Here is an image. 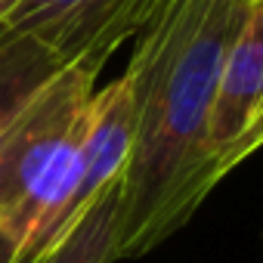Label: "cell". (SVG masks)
Returning <instances> with one entry per match:
<instances>
[{
  "mask_svg": "<svg viewBox=\"0 0 263 263\" xmlns=\"http://www.w3.org/2000/svg\"><path fill=\"white\" fill-rule=\"evenodd\" d=\"M251 0H164L137 34L127 71L134 143L121 174L115 257L155 251L208 198L211 108Z\"/></svg>",
  "mask_w": 263,
  "mask_h": 263,
  "instance_id": "obj_1",
  "label": "cell"
},
{
  "mask_svg": "<svg viewBox=\"0 0 263 263\" xmlns=\"http://www.w3.org/2000/svg\"><path fill=\"white\" fill-rule=\"evenodd\" d=\"M118 208H121V180H115L81 217V223L37 263H115Z\"/></svg>",
  "mask_w": 263,
  "mask_h": 263,
  "instance_id": "obj_7",
  "label": "cell"
},
{
  "mask_svg": "<svg viewBox=\"0 0 263 263\" xmlns=\"http://www.w3.org/2000/svg\"><path fill=\"white\" fill-rule=\"evenodd\" d=\"M164 0H7L0 34L41 41L65 68L99 74L118 47L137 37Z\"/></svg>",
  "mask_w": 263,
  "mask_h": 263,
  "instance_id": "obj_4",
  "label": "cell"
},
{
  "mask_svg": "<svg viewBox=\"0 0 263 263\" xmlns=\"http://www.w3.org/2000/svg\"><path fill=\"white\" fill-rule=\"evenodd\" d=\"M134 143V99L124 78L96 90L87 121L59 167L34 192L0 217V263L44 260L93 208V201L121 180Z\"/></svg>",
  "mask_w": 263,
  "mask_h": 263,
  "instance_id": "obj_2",
  "label": "cell"
},
{
  "mask_svg": "<svg viewBox=\"0 0 263 263\" xmlns=\"http://www.w3.org/2000/svg\"><path fill=\"white\" fill-rule=\"evenodd\" d=\"M65 65L28 34H0V134Z\"/></svg>",
  "mask_w": 263,
  "mask_h": 263,
  "instance_id": "obj_6",
  "label": "cell"
},
{
  "mask_svg": "<svg viewBox=\"0 0 263 263\" xmlns=\"http://www.w3.org/2000/svg\"><path fill=\"white\" fill-rule=\"evenodd\" d=\"M96 74L62 68L0 134V217L22 204L81 137Z\"/></svg>",
  "mask_w": 263,
  "mask_h": 263,
  "instance_id": "obj_3",
  "label": "cell"
},
{
  "mask_svg": "<svg viewBox=\"0 0 263 263\" xmlns=\"http://www.w3.org/2000/svg\"><path fill=\"white\" fill-rule=\"evenodd\" d=\"M263 108V0H251V10L226 50L214 108H211V171L214 161L245 134V127ZM208 171V183H211ZM214 189V183H211Z\"/></svg>",
  "mask_w": 263,
  "mask_h": 263,
  "instance_id": "obj_5",
  "label": "cell"
},
{
  "mask_svg": "<svg viewBox=\"0 0 263 263\" xmlns=\"http://www.w3.org/2000/svg\"><path fill=\"white\" fill-rule=\"evenodd\" d=\"M4 4H7V0H0V7H4Z\"/></svg>",
  "mask_w": 263,
  "mask_h": 263,
  "instance_id": "obj_8",
  "label": "cell"
}]
</instances>
